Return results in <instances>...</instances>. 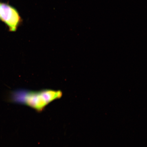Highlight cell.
<instances>
[{
  "label": "cell",
  "mask_w": 147,
  "mask_h": 147,
  "mask_svg": "<svg viewBox=\"0 0 147 147\" xmlns=\"http://www.w3.org/2000/svg\"><path fill=\"white\" fill-rule=\"evenodd\" d=\"M62 96V92L60 90L47 89L32 91L19 89L10 93L8 100L13 103L28 107L38 113H41L51 102L60 99Z\"/></svg>",
  "instance_id": "6da1fadb"
},
{
  "label": "cell",
  "mask_w": 147,
  "mask_h": 147,
  "mask_svg": "<svg viewBox=\"0 0 147 147\" xmlns=\"http://www.w3.org/2000/svg\"><path fill=\"white\" fill-rule=\"evenodd\" d=\"M0 20L6 24L11 32L17 30L21 18L17 10L6 3H0Z\"/></svg>",
  "instance_id": "7a4b0ae2"
}]
</instances>
